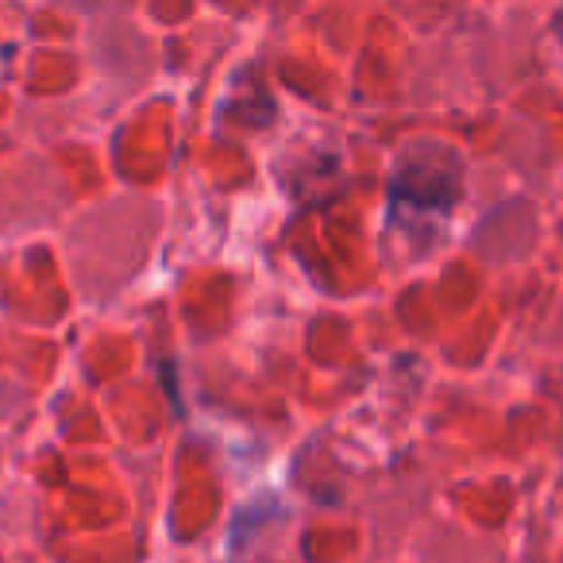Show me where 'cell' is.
<instances>
[{"label": "cell", "mask_w": 563, "mask_h": 563, "mask_svg": "<svg viewBox=\"0 0 563 563\" xmlns=\"http://www.w3.org/2000/svg\"><path fill=\"white\" fill-rule=\"evenodd\" d=\"M463 163L452 147L440 143H413L401 151L390 174V212H448L460 201Z\"/></svg>", "instance_id": "obj_1"}]
</instances>
